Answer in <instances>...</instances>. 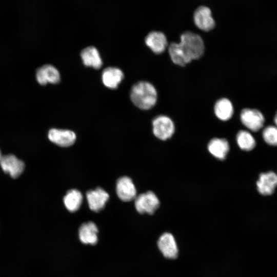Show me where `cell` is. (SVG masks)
I'll use <instances>...</instances> for the list:
<instances>
[{"label": "cell", "mask_w": 277, "mask_h": 277, "mask_svg": "<svg viewBox=\"0 0 277 277\" xmlns=\"http://www.w3.org/2000/svg\"><path fill=\"white\" fill-rule=\"evenodd\" d=\"M185 56L191 61L200 59L204 55L205 44L200 35L191 31H186L180 36L179 42Z\"/></svg>", "instance_id": "cell-2"}, {"label": "cell", "mask_w": 277, "mask_h": 277, "mask_svg": "<svg viewBox=\"0 0 277 277\" xmlns=\"http://www.w3.org/2000/svg\"><path fill=\"white\" fill-rule=\"evenodd\" d=\"M66 208L70 212H75L79 209L82 202L83 195L76 189L69 190L63 199Z\"/></svg>", "instance_id": "cell-20"}, {"label": "cell", "mask_w": 277, "mask_h": 277, "mask_svg": "<svg viewBox=\"0 0 277 277\" xmlns=\"http://www.w3.org/2000/svg\"><path fill=\"white\" fill-rule=\"evenodd\" d=\"M86 196L89 208L94 212L102 210L109 198L108 193L100 187L88 191Z\"/></svg>", "instance_id": "cell-12"}, {"label": "cell", "mask_w": 277, "mask_h": 277, "mask_svg": "<svg viewBox=\"0 0 277 277\" xmlns=\"http://www.w3.org/2000/svg\"><path fill=\"white\" fill-rule=\"evenodd\" d=\"M84 65L87 67H91L94 69H100L103 61L97 49L93 46H89L84 48L81 52Z\"/></svg>", "instance_id": "cell-17"}, {"label": "cell", "mask_w": 277, "mask_h": 277, "mask_svg": "<svg viewBox=\"0 0 277 277\" xmlns=\"http://www.w3.org/2000/svg\"><path fill=\"white\" fill-rule=\"evenodd\" d=\"M193 21L196 26L204 31H209L215 27V23L209 8L205 6L199 7L193 14Z\"/></svg>", "instance_id": "cell-8"}, {"label": "cell", "mask_w": 277, "mask_h": 277, "mask_svg": "<svg viewBox=\"0 0 277 277\" xmlns=\"http://www.w3.org/2000/svg\"><path fill=\"white\" fill-rule=\"evenodd\" d=\"M97 232L96 225L92 222H89L82 224L80 227L79 238L84 244L94 245L97 242Z\"/></svg>", "instance_id": "cell-19"}, {"label": "cell", "mask_w": 277, "mask_h": 277, "mask_svg": "<svg viewBox=\"0 0 277 277\" xmlns=\"http://www.w3.org/2000/svg\"><path fill=\"white\" fill-rule=\"evenodd\" d=\"M0 166L4 172L14 179L19 177L25 169L24 162L11 154L2 156Z\"/></svg>", "instance_id": "cell-7"}, {"label": "cell", "mask_w": 277, "mask_h": 277, "mask_svg": "<svg viewBox=\"0 0 277 277\" xmlns=\"http://www.w3.org/2000/svg\"><path fill=\"white\" fill-rule=\"evenodd\" d=\"M263 137L266 143L277 146V126H268L263 131Z\"/></svg>", "instance_id": "cell-23"}, {"label": "cell", "mask_w": 277, "mask_h": 277, "mask_svg": "<svg viewBox=\"0 0 277 277\" xmlns=\"http://www.w3.org/2000/svg\"><path fill=\"white\" fill-rule=\"evenodd\" d=\"M36 78L38 84L41 85H46L48 83L55 84L60 81V74L55 67L47 64L37 69Z\"/></svg>", "instance_id": "cell-13"}, {"label": "cell", "mask_w": 277, "mask_h": 277, "mask_svg": "<svg viewBox=\"0 0 277 277\" xmlns=\"http://www.w3.org/2000/svg\"><path fill=\"white\" fill-rule=\"evenodd\" d=\"M49 140L56 145L63 147L72 145L76 140V135L69 130L51 129L48 134Z\"/></svg>", "instance_id": "cell-9"}, {"label": "cell", "mask_w": 277, "mask_h": 277, "mask_svg": "<svg viewBox=\"0 0 277 277\" xmlns=\"http://www.w3.org/2000/svg\"><path fill=\"white\" fill-rule=\"evenodd\" d=\"M2 155H1V151H0V160H1V157H2Z\"/></svg>", "instance_id": "cell-25"}, {"label": "cell", "mask_w": 277, "mask_h": 277, "mask_svg": "<svg viewBox=\"0 0 277 277\" xmlns=\"http://www.w3.org/2000/svg\"><path fill=\"white\" fill-rule=\"evenodd\" d=\"M236 140L238 146L243 150H251L255 146L253 136L246 130H240L236 135Z\"/></svg>", "instance_id": "cell-22"}, {"label": "cell", "mask_w": 277, "mask_h": 277, "mask_svg": "<svg viewBox=\"0 0 277 277\" xmlns=\"http://www.w3.org/2000/svg\"><path fill=\"white\" fill-rule=\"evenodd\" d=\"M258 191L262 195H271L277 186V174L270 171L261 173L256 183Z\"/></svg>", "instance_id": "cell-14"}, {"label": "cell", "mask_w": 277, "mask_h": 277, "mask_svg": "<svg viewBox=\"0 0 277 277\" xmlns=\"http://www.w3.org/2000/svg\"><path fill=\"white\" fill-rule=\"evenodd\" d=\"M130 98L132 103L139 109L149 110L156 104L157 92L151 83L140 81L132 86Z\"/></svg>", "instance_id": "cell-1"}, {"label": "cell", "mask_w": 277, "mask_h": 277, "mask_svg": "<svg viewBox=\"0 0 277 277\" xmlns=\"http://www.w3.org/2000/svg\"><path fill=\"white\" fill-rule=\"evenodd\" d=\"M168 49L170 59L175 65L184 67L191 62L182 52L179 43H171Z\"/></svg>", "instance_id": "cell-21"}, {"label": "cell", "mask_w": 277, "mask_h": 277, "mask_svg": "<svg viewBox=\"0 0 277 277\" xmlns=\"http://www.w3.org/2000/svg\"><path fill=\"white\" fill-rule=\"evenodd\" d=\"M240 117L244 126L253 132L260 130L265 122L264 115L256 109L244 108L241 111Z\"/></svg>", "instance_id": "cell-5"}, {"label": "cell", "mask_w": 277, "mask_h": 277, "mask_svg": "<svg viewBox=\"0 0 277 277\" xmlns=\"http://www.w3.org/2000/svg\"><path fill=\"white\" fill-rule=\"evenodd\" d=\"M152 131L157 138L165 141L173 135L175 131L174 124L168 116L160 115L152 121Z\"/></svg>", "instance_id": "cell-3"}, {"label": "cell", "mask_w": 277, "mask_h": 277, "mask_svg": "<svg viewBox=\"0 0 277 277\" xmlns=\"http://www.w3.org/2000/svg\"><path fill=\"white\" fill-rule=\"evenodd\" d=\"M116 191L118 197L123 201L129 202L136 196V190L132 180L123 176L116 182Z\"/></svg>", "instance_id": "cell-10"}, {"label": "cell", "mask_w": 277, "mask_h": 277, "mask_svg": "<svg viewBox=\"0 0 277 277\" xmlns=\"http://www.w3.org/2000/svg\"><path fill=\"white\" fill-rule=\"evenodd\" d=\"M213 110L216 117L223 121L229 120L234 113L232 103L226 97L221 98L215 102Z\"/></svg>", "instance_id": "cell-16"}, {"label": "cell", "mask_w": 277, "mask_h": 277, "mask_svg": "<svg viewBox=\"0 0 277 277\" xmlns=\"http://www.w3.org/2000/svg\"><path fill=\"white\" fill-rule=\"evenodd\" d=\"M124 78L122 71L116 67H109L105 68L102 74L104 85L110 89H116Z\"/></svg>", "instance_id": "cell-15"}, {"label": "cell", "mask_w": 277, "mask_h": 277, "mask_svg": "<svg viewBox=\"0 0 277 277\" xmlns=\"http://www.w3.org/2000/svg\"><path fill=\"white\" fill-rule=\"evenodd\" d=\"M207 148L213 156L221 160L226 158L230 148L229 144L226 139L217 137L209 141Z\"/></svg>", "instance_id": "cell-18"}, {"label": "cell", "mask_w": 277, "mask_h": 277, "mask_svg": "<svg viewBox=\"0 0 277 277\" xmlns=\"http://www.w3.org/2000/svg\"><path fill=\"white\" fill-rule=\"evenodd\" d=\"M157 245L160 251L166 259L174 260L177 258L179 247L172 233L166 232L161 234L157 240Z\"/></svg>", "instance_id": "cell-6"}, {"label": "cell", "mask_w": 277, "mask_h": 277, "mask_svg": "<svg viewBox=\"0 0 277 277\" xmlns=\"http://www.w3.org/2000/svg\"><path fill=\"white\" fill-rule=\"evenodd\" d=\"M274 123L275 124V126H277V112H276V114H275V115L274 116Z\"/></svg>", "instance_id": "cell-24"}, {"label": "cell", "mask_w": 277, "mask_h": 277, "mask_svg": "<svg viewBox=\"0 0 277 277\" xmlns=\"http://www.w3.org/2000/svg\"><path fill=\"white\" fill-rule=\"evenodd\" d=\"M160 201L156 194L151 191L142 193L135 198V207L141 214H153L159 207Z\"/></svg>", "instance_id": "cell-4"}, {"label": "cell", "mask_w": 277, "mask_h": 277, "mask_svg": "<svg viewBox=\"0 0 277 277\" xmlns=\"http://www.w3.org/2000/svg\"><path fill=\"white\" fill-rule=\"evenodd\" d=\"M145 42L155 54L162 53L168 46L165 34L161 31H153L149 33L145 38Z\"/></svg>", "instance_id": "cell-11"}]
</instances>
